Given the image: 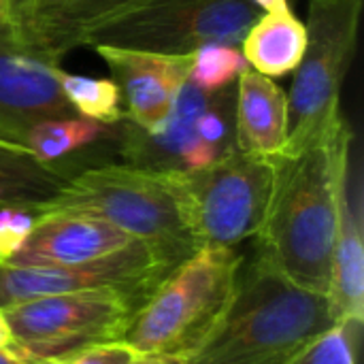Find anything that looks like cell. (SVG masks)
<instances>
[{"mask_svg": "<svg viewBox=\"0 0 364 364\" xmlns=\"http://www.w3.org/2000/svg\"><path fill=\"white\" fill-rule=\"evenodd\" d=\"M352 154V128L341 115L309 145L273 158L275 179L256 250L294 284L326 294L331 288L337 190Z\"/></svg>", "mask_w": 364, "mask_h": 364, "instance_id": "cell-1", "label": "cell"}, {"mask_svg": "<svg viewBox=\"0 0 364 364\" xmlns=\"http://www.w3.org/2000/svg\"><path fill=\"white\" fill-rule=\"evenodd\" d=\"M339 326L331 299L288 279L258 250L239 271L232 299L205 337L175 364H292Z\"/></svg>", "mask_w": 364, "mask_h": 364, "instance_id": "cell-2", "label": "cell"}, {"mask_svg": "<svg viewBox=\"0 0 364 364\" xmlns=\"http://www.w3.org/2000/svg\"><path fill=\"white\" fill-rule=\"evenodd\" d=\"M41 211L98 215L141 241L168 271L200 250L171 175L126 162L81 168Z\"/></svg>", "mask_w": 364, "mask_h": 364, "instance_id": "cell-3", "label": "cell"}, {"mask_svg": "<svg viewBox=\"0 0 364 364\" xmlns=\"http://www.w3.org/2000/svg\"><path fill=\"white\" fill-rule=\"evenodd\" d=\"M241 264L237 247L203 245L156 286L134 311L122 341L139 354L181 363L226 311Z\"/></svg>", "mask_w": 364, "mask_h": 364, "instance_id": "cell-4", "label": "cell"}, {"mask_svg": "<svg viewBox=\"0 0 364 364\" xmlns=\"http://www.w3.org/2000/svg\"><path fill=\"white\" fill-rule=\"evenodd\" d=\"M364 0H309L307 45L288 94L290 132L282 154H292L343 115L341 85L356 55Z\"/></svg>", "mask_w": 364, "mask_h": 364, "instance_id": "cell-5", "label": "cell"}, {"mask_svg": "<svg viewBox=\"0 0 364 364\" xmlns=\"http://www.w3.org/2000/svg\"><path fill=\"white\" fill-rule=\"evenodd\" d=\"M168 175L200 247H237L260 232L273 194V158L235 145L205 168Z\"/></svg>", "mask_w": 364, "mask_h": 364, "instance_id": "cell-6", "label": "cell"}, {"mask_svg": "<svg viewBox=\"0 0 364 364\" xmlns=\"http://www.w3.org/2000/svg\"><path fill=\"white\" fill-rule=\"evenodd\" d=\"M139 305L115 290L47 294L0 309L11 343L32 360H64L98 343L122 341Z\"/></svg>", "mask_w": 364, "mask_h": 364, "instance_id": "cell-7", "label": "cell"}, {"mask_svg": "<svg viewBox=\"0 0 364 364\" xmlns=\"http://www.w3.org/2000/svg\"><path fill=\"white\" fill-rule=\"evenodd\" d=\"M260 11L252 0H149L94 32L90 45L192 53L207 43L241 45Z\"/></svg>", "mask_w": 364, "mask_h": 364, "instance_id": "cell-8", "label": "cell"}, {"mask_svg": "<svg viewBox=\"0 0 364 364\" xmlns=\"http://www.w3.org/2000/svg\"><path fill=\"white\" fill-rule=\"evenodd\" d=\"M168 273L143 243L113 258L77 267H17L2 262L0 309L36 296L90 290H115L141 307Z\"/></svg>", "mask_w": 364, "mask_h": 364, "instance_id": "cell-9", "label": "cell"}, {"mask_svg": "<svg viewBox=\"0 0 364 364\" xmlns=\"http://www.w3.org/2000/svg\"><path fill=\"white\" fill-rule=\"evenodd\" d=\"M58 68V58L11 23L0 26V136L21 145L36 124L77 115L60 87Z\"/></svg>", "mask_w": 364, "mask_h": 364, "instance_id": "cell-10", "label": "cell"}, {"mask_svg": "<svg viewBox=\"0 0 364 364\" xmlns=\"http://www.w3.org/2000/svg\"><path fill=\"white\" fill-rule=\"evenodd\" d=\"M90 47L105 60L126 100L124 117L143 132L160 130L188 81L192 53H158L105 43Z\"/></svg>", "mask_w": 364, "mask_h": 364, "instance_id": "cell-11", "label": "cell"}, {"mask_svg": "<svg viewBox=\"0 0 364 364\" xmlns=\"http://www.w3.org/2000/svg\"><path fill=\"white\" fill-rule=\"evenodd\" d=\"M141 241L111 222L81 211H41L19 245L6 260L17 267H77L113 258Z\"/></svg>", "mask_w": 364, "mask_h": 364, "instance_id": "cell-12", "label": "cell"}, {"mask_svg": "<svg viewBox=\"0 0 364 364\" xmlns=\"http://www.w3.org/2000/svg\"><path fill=\"white\" fill-rule=\"evenodd\" d=\"M328 299L339 324H363L364 243L360 186L352 175V154L343 164L337 190V228Z\"/></svg>", "mask_w": 364, "mask_h": 364, "instance_id": "cell-13", "label": "cell"}, {"mask_svg": "<svg viewBox=\"0 0 364 364\" xmlns=\"http://www.w3.org/2000/svg\"><path fill=\"white\" fill-rule=\"evenodd\" d=\"M288 94L267 75L243 68L235 87V143L239 149L277 158L288 141Z\"/></svg>", "mask_w": 364, "mask_h": 364, "instance_id": "cell-14", "label": "cell"}, {"mask_svg": "<svg viewBox=\"0 0 364 364\" xmlns=\"http://www.w3.org/2000/svg\"><path fill=\"white\" fill-rule=\"evenodd\" d=\"M149 0H64L49 15L17 30L30 43L53 58L75 47H85L90 36Z\"/></svg>", "mask_w": 364, "mask_h": 364, "instance_id": "cell-15", "label": "cell"}, {"mask_svg": "<svg viewBox=\"0 0 364 364\" xmlns=\"http://www.w3.org/2000/svg\"><path fill=\"white\" fill-rule=\"evenodd\" d=\"M307 45L305 23L290 11L260 13L245 32L239 49L250 68L267 77H286L296 70Z\"/></svg>", "mask_w": 364, "mask_h": 364, "instance_id": "cell-16", "label": "cell"}, {"mask_svg": "<svg viewBox=\"0 0 364 364\" xmlns=\"http://www.w3.org/2000/svg\"><path fill=\"white\" fill-rule=\"evenodd\" d=\"M73 175L32 156L26 147L0 145V207L38 211Z\"/></svg>", "mask_w": 364, "mask_h": 364, "instance_id": "cell-17", "label": "cell"}, {"mask_svg": "<svg viewBox=\"0 0 364 364\" xmlns=\"http://www.w3.org/2000/svg\"><path fill=\"white\" fill-rule=\"evenodd\" d=\"M109 126L85 119L81 115L75 117H60V119H47L36 124L23 139V147L36 156L38 160L47 164H55L64 168L60 162L87 145L96 143L107 134ZM66 171V168H64ZM68 173V171H66Z\"/></svg>", "mask_w": 364, "mask_h": 364, "instance_id": "cell-18", "label": "cell"}, {"mask_svg": "<svg viewBox=\"0 0 364 364\" xmlns=\"http://www.w3.org/2000/svg\"><path fill=\"white\" fill-rule=\"evenodd\" d=\"M58 81L77 115L105 126H115L124 119L122 94L113 79L83 77L58 68Z\"/></svg>", "mask_w": 364, "mask_h": 364, "instance_id": "cell-19", "label": "cell"}, {"mask_svg": "<svg viewBox=\"0 0 364 364\" xmlns=\"http://www.w3.org/2000/svg\"><path fill=\"white\" fill-rule=\"evenodd\" d=\"M243 68H247V62L237 45L207 43L192 51L188 81L203 92L215 94L230 87Z\"/></svg>", "mask_w": 364, "mask_h": 364, "instance_id": "cell-20", "label": "cell"}, {"mask_svg": "<svg viewBox=\"0 0 364 364\" xmlns=\"http://www.w3.org/2000/svg\"><path fill=\"white\" fill-rule=\"evenodd\" d=\"M358 324H339L292 364H356Z\"/></svg>", "mask_w": 364, "mask_h": 364, "instance_id": "cell-21", "label": "cell"}, {"mask_svg": "<svg viewBox=\"0 0 364 364\" xmlns=\"http://www.w3.org/2000/svg\"><path fill=\"white\" fill-rule=\"evenodd\" d=\"M34 211L17 207H0V264L6 262L19 245L26 241L32 224Z\"/></svg>", "mask_w": 364, "mask_h": 364, "instance_id": "cell-22", "label": "cell"}, {"mask_svg": "<svg viewBox=\"0 0 364 364\" xmlns=\"http://www.w3.org/2000/svg\"><path fill=\"white\" fill-rule=\"evenodd\" d=\"M134 356L136 350L126 341H109L81 350L64 360H58V364H130Z\"/></svg>", "mask_w": 364, "mask_h": 364, "instance_id": "cell-23", "label": "cell"}, {"mask_svg": "<svg viewBox=\"0 0 364 364\" xmlns=\"http://www.w3.org/2000/svg\"><path fill=\"white\" fill-rule=\"evenodd\" d=\"M34 4H36V0H6L9 23L13 28H21L30 19V15L34 11Z\"/></svg>", "mask_w": 364, "mask_h": 364, "instance_id": "cell-24", "label": "cell"}, {"mask_svg": "<svg viewBox=\"0 0 364 364\" xmlns=\"http://www.w3.org/2000/svg\"><path fill=\"white\" fill-rule=\"evenodd\" d=\"M62 2H64V0H36L34 11H32V15H30V19H28L21 28H26L28 23H32V21H36V19H41V17H45V15H49V13H51V11H55ZM21 28H17V30H21Z\"/></svg>", "mask_w": 364, "mask_h": 364, "instance_id": "cell-25", "label": "cell"}, {"mask_svg": "<svg viewBox=\"0 0 364 364\" xmlns=\"http://www.w3.org/2000/svg\"><path fill=\"white\" fill-rule=\"evenodd\" d=\"M32 358H28L19 348H15L13 343L0 348V364H28Z\"/></svg>", "mask_w": 364, "mask_h": 364, "instance_id": "cell-26", "label": "cell"}, {"mask_svg": "<svg viewBox=\"0 0 364 364\" xmlns=\"http://www.w3.org/2000/svg\"><path fill=\"white\" fill-rule=\"evenodd\" d=\"M254 6H258L260 13H267V11H279V9H286L290 6L288 0H252Z\"/></svg>", "mask_w": 364, "mask_h": 364, "instance_id": "cell-27", "label": "cell"}, {"mask_svg": "<svg viewBox=\"0 0 364 364\" xmlns=\"http://www.w3.org/2000/svg\"><path fill=\"white\" fill-rule=\"evenodd\" d=\"M130 364H171L168 360H164V358H160V356H151V354H139L136 352V356L132 358V363Z\"/></svg>", "mask_w": 364, "mask_h": 364, "instance_id": "cell-28", "label": "cell"}, {"mask_svg": "<svg viewBox=\"0 0 364 364\" xmlns=\"http://www.w3.org/2000/svg\"><path fill=\"white\" fill-rule=\"evenodd\" d=\"M9 343H11V335H9L6 322H4V318H2V314H0V348H4V346H9Z\"/></svg>", "mask_w": 364, "mask_h": 364, "instance_id": "cell-29", "label": "cell"}, {"mask_svg": "<svg viewBox=\"0 0 364 364\" xmlns=\"http://www.w3.org/2000/svg\"><path fill=\"white\" fill-rule=\"evenodd\" d=\"M9 23V9H6V0H0V26Z\"/></svg>", "mask_w": 364, "mask_h": 364, "instance_id": "cell-30", "label": "cell"}, {"mask_svg": "<svg viewBox=\"0 0 364 364\" xmlns=\"http://www.w3.org/2000/svg\"><path fill=\"white\" fill-rule=\"evenodd\" d=\"M28 364H58V360H30Z\"/></svg>", "mask_w": 364, "mask_h": 364, "instance_id": "cell-31", "label": "cell"}, {"mask_svg": "<svg viewBox=\"0 0 364 364\" xmlns=\"http://www.w3.org/2000/svg\"><path fill=\"white\" fill-rule=\"evenodd\" d=\"M13 141H9V139H4V136H0V145H11ZM19 145V143H17Z\"/></svg>", "mask_w": 364, "mask_h": 364, "instance_id": "cell-32", "label": "cell"}]
</instances>
